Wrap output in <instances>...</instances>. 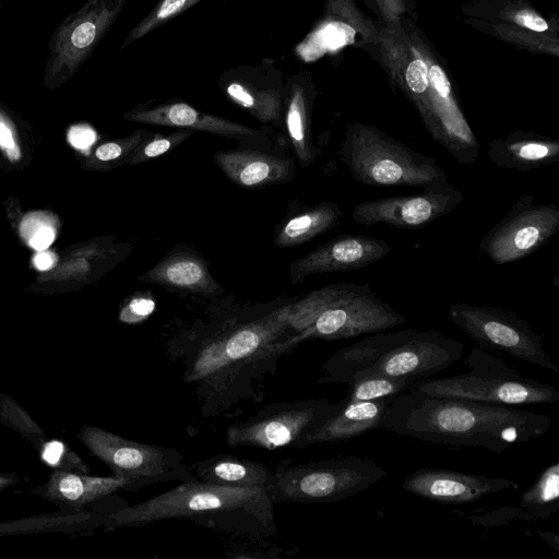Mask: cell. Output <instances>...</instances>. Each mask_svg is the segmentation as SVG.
Returning a JSON list of instances; mask_svg holds the SVG:
<instances>
[{
  "label": "cell",
  "mask_w": 559,
  "mask_h": 559,
  "mask_svg": "<svg viewBox=\"0 0 559 559\" xmlns=\"http://www.w3.org/2000/svg\"><path fill=\"white\" fill-rule=\"evenodd\" d=\"M293 300L227 309L168 341L169 359L181 362L203 417L231 416L241 404L263 401L265 380L301 343L288 321Z\"/></svg>",
  "instance_id": "6da1fadb"
},
{
  "label": "cell",
  "mask_w": 559,
  "mask_h": 559,
  "mask_svg": "<svg viewBox=\"0 0 559 559\" xmlns=\"http://www.w3.org/2000/svg\"><path fill=\"white\" fill-rule=\"evenodd\" d=\"M552 420L510 405L433 396L414 388L394 396L379 429L452 448H483L496 454L545 436Z\"/></svg>",
  "instance_id": "7a4b0ae2"
},
{
  "label": "cell",
  "mask_w": 559,
  "mask_h": 559,
  "mask_svg": "<svg viewBox=\"0 0 559 559\" xmlns=\"http://www.w3.org/2000/svg\"><path fill=\"white\" fill-rule=\"evenodd\" d=\"M165 520H185L249 539L276 535L274 503L267 487H230L183 481L169 490L111 513L104 524L109 532L141 527Z\"/></svg>",
  "instance_id": "3957f363"
},
{
  "label": "cell",
  "mask_w": 559,
  "mask_h": 559,
  "mask_svg": "<svg viewBox=\"0 0 559 559\" xmlns=\"http://www.w3.org/2000/svg\"><path fill=\"white\" fill-rule=\"evenodd\" d=\"M464 344L435 330L379 331L345 346L321 366L318 383L350 384L368 376L407 377L417 381L463 357Z\"/></svg>",
  "instance_id": "277c9868"
},
{
  "label": "cell",
  "mask_w": 559,
  "mask_h": 559,
  "mask_svg": "<svg viewBox=\"0 0 559 559\" xmlns=\"http://www.w3.org/2000/svg\"><path fill=\"white\" fill-rule=\"evenodd\" d=\"M288 321L302 343L336 341L390 330L405 317L367 283H334L294 299Z\"/></svg>",
  "instance_id": "5b68a950"
},
{
  "label": "cell",
  "mask_w": 559,
  "mask_h": 559,
  "mask_svg": "<svg viewBox=\"0 0 559 559\" xmlns=\"http://www.w3.org/2000/svg\"><path fill=\"white\" fill-rule=\"evenodd\" d=\"M338 154L352 177L365 186L424 188L448 181L433 157L369 124H348Z\"/></svg>",
  "instance_id": "8992f818"
},
{
  "label": "cell",
  "mask_w": 559,
  "mask_h": 559,
  "mask_svg": "<svg viewBox=\"0 0 559 559\" xmlns=\"http://www.w3.org/2000/svg\"><path fill=\"white\" fill-rule=\"evenodd\" d=\"M468 370L444 378H426L414 389L433 396H445L498 405L552 404L558 390L521 374L491 352L475 346L464 358Z\"/></svg>",
  "instance_id": "52a82bcc"
},
{
  "label": "cell",
  "mask_w": 559,
  "mask_h": 559,
  "mask_svg": "<svg viewBox=\"0 0 559 559\" xmlns=\"http://www.w3.org/2000/svg\"><path fill=\"white\" fill-rule=\"evenodd\" d=\"M289 460L275 468L267 488L275 504L325 503L358 495L386 476V471L371 459L357 455L335 457L288 466Z\"/></svg>",
  "instance_id": "ba28073f"
},
{
  "label": "cell",
  "mask_w": 559,
  "mask_h": 559,
  "mask_svg": "<svg viewBox=\"0 0 559 559\" xmlns=\"http://www.w3.org/2000/svg\"><path fill=\"white\" fill-rule=\"evenodd\" d=\"M76 437L112 476L126 481L127 491L157 483L198 479L174 448L138 442L91 425L82 426Z\"/></svg>",
  "instance_id": "9c48e42d"
},
{
  "label": "cell",
  "mask_w": 559,
  "mask_h": 559,
  "mask_svg": "<svg viewBox=\"0 0 559 559\" xmlns=\"http://www.w3.org/2000/svg\"><path fill=\"white\" fill-rule=\"evenodd\" d=\"M127 0H87L68 14L48 43L43 83L55 91L68 82L90 58L120 15Z\"/></svg>",
  "instance_id": "30bf717a"
},
{
  "label": "cell",
  "mask_w": 559,
  "mask_h": 559,
  "mask_svg": "<svg viewBox=\"0 0 559 559\" xmlns=\"http://www.w3.org/2000/svg\"><path fill=\"white\" fill-rule=\"evenodd\" d=\"M449 316L481 348L559 373V368L546 352L542 335L536 334L518 314L492 306L453 302L449 306Z\"/></svg>",
  "instance_id": "8fae6325"
},
{
  "label": "cell",
  "mask_w": 559,
  "mask_h": 559,
  "mask_svg": "<svg viewBox=\"0 0 559 559\" xmlns=\"http://www.w3.org/2000/svg\"><path fill=\"white\" fill-rule=\"evenodd\" d=\"M326 399L277 402L263 406L253 416L231 424L225 435L231 448L264 450L294 447L336 408Z\"/></svg>",
  "instance_id": "7c38bea8"
},
{
  "label": "cell",
  "mask_w": 559,
  "mask_h": 559,
  "mask_svg": "<svg viewBox=\"0 0 559 559\" xmlns=\"http://www.w3.org/2000/svg\"><path fill=\"white\" fill-rule=\"evenodd\" d=\"M559 229V207L537 203L523 193L510 211L481 238L480 251L498 265L524 259L542 248Z\"/></svg>",
  "instance_id": "4fadbf2b"
},
{
  "label": "cell",
  "mask_w": 559,
  "mask_h": 559,
  "mask_svg": "<svg viewBox=\"0 0 559 559\" xmlns=\"http://www.w3.org/2000/svg\"><path fill=\"white\" fill-rule=\"evenodd\" d=\"M127 241L100 236L73 243L61 251L53 264L40 272L25 292L37 295L73 293L95 284L132 251Z\"/></svg>",
  "instance_id": "5bb4252c"
},
{
  "label": "cell",
  "mask_w": 559,
  "mask_h": 559,
  "mask_svg": "<svg viewBox=\"0 0 559 559\" xmlns=\"http://www.w3.org/2000/svg\"><path fill=\"white\" fill-rule=\"evenodd\" d=\"M464 199L449 181L433 183L408 195L385 197L355 205L352 218L356 224H386L397 228H418L448 215Z\"/></svg>",
  "instance_id": "9a60e30c"
},
{
  "label": "cell",
  "mask_w": 559,
  "mask_h": 559,
  "mask_svg": "<svg viewBox=\"0 0 559 559\" xmlns=\"http://www.w3.org/2000/svg\"><path fill=\"white\" fill-rule=\"evenodd\" d=\"M390 251V245L383 239L341 235L293 262L289 281L298 285L312 275L362 269L382 260Z\"/></svg>",
  "instance_id": "2e32d148"
},
{
  "label": "cell",
  "mask_w": 559,
  "mask_h": 559,
  "mask_svg": "<svg viewBox=\"0 0 559 559\" xmlns=\"http://www.w3.org/2000/svg\"><path fill=\"white\" fill-rule=\"evenodd\" d=\"M519 488L520 484L512 479L442 468L417 469L402 483L404 491L444 504L471 503L490 493Z\"/></svg>",
  "instance_id": "e0dca14e"
},
{
  "label": "cell",
  "mask_w": 559,
  "mask_h": 559,
  "mask_svg": "<svg viewBox=\"0 0 559 559\" xmlns=\"http://www.w3.org/2000/svg\"><path fill=\"white\" fill-rule=\"evenodd\" d=\"M138 280L180 295L214 298L224 293L209 262L191 248L177 246Z\"/></svg>",
  "instance_id": "ac0fdd59"
},
{
  "label": "cell",
  "mask_w": 559,
  "mask_h": 559,
  "mask_svg": "<svg viewBox=\"0 0 559 559\" xmlns=\"http://www.w3.org/2000/svg\"><path fill=\"white\" fill-rule=\"evenodd\" d=\"M124 119L151 126L205 131L239 141H249L262 135L259 130L200 111L183 102H167L153 107L138 106L127 111Z\"/></svg>",
  "instance_id": "d6986e66"
},
{
  "label": "cell",
  "mask_w": 559,
  "mask_h": 559,
  "mask_svg": "<svg viewBox=\"0 0 559 559\" xmlns=\"http://www.w3.org/2000/svg\"><path fill=\"white\" fill-rule=\"evenodd\" d=\"M124 489L126 481L115 476L99 477L55 469L43 485L31 492L60 510H83Z\"/></svg>",
  "instance_id": "ffe728a7"
},
{
  "label": "cell",
  "mask_w": 559,
  "mask_h": 559,
  "mask_svg": "<svg viewBox=\"0 0 559 559\" xmlns=\"http://www.w3.org/2000/svg\"><path fill=\"white\" fill-rule=\"evenodd\" d=\"M393 397L372 401H338L335 411L317 428L309 432L297 449L357 438L379 429V424Z\"/></svg>",
  "instance_id": "44dd1931"
},
{
  "label": "cell",
  "mask_w": 559,
  "mask_h": 559,
  "mask_svg": "<svg viewBox=\"0 0 559 559\" xmlns=\"http://www.w3.org/2000/svg\"><path fill=\"white\" fill-rule=\"evenodd\" d=\"M221 170L239 187L261 189L290 180L294 162L255 150L218 151L213 156Z\"/></svg>",
  "instance_id": "7402d4cb"
},
{
  "label": "cell",
  "mask_w": 559,
  "mask_h": 559,
  "mask_svg": "<svg viewBox=\"0 0 559 559\" xmlns=\"http://www.w3.org/2000/svg\"><path fill=\"white\" fill-rule=\"evenodd\" d=\"M128 502L112 495L91 510H60L52 513L38 514L19 520L0 523V536L32 534L45 532L93 533L104 526L108 516L124 507Z\"/></svg>",
  "instance_id": "603a6c76"
},
{
  "label": "cell",
  "mask_w": 559,
  "mask_h": 559,
  "mask_svg": "<svg viewBox=\"0 0 559 559\" xmlns=\"http://www.w3.org/2000/svg\"><path fill=\"white\" fill-rule=\"evenodd\" d=\"M487 156L498 168L531 171L559 160V140L535 132L515 131L488 143Z\"/></svg>",
  "instance_id": "cb8c5ba5"
},
{
  "label": "cell",
  "mask_w": 559,
  "mask_h": 559,
  "mask_svg": "<svg viewBox=\"0 0 559 559\" xmlns=\"http://www.w3.org/2000/svg\"><path fill=\"white\" fill-rule=\"evenodd\" d=\"M190 469L204 483L230 487H270L275 469L231 454H216L193 463Z\"/></svg>",
  "instance_id": "d4e9b609"
},
{
  "label": "cell",
  "mask_w": 559,
  "mask_h": 559,
  "mask_svg": "<svg viewBox=\"0 0 559 559\" xmlns=\"http://www.w3.org/2000/svg\"><path fill=\"white\" fill-rule=\"evenodd\" d=\"M353 15L347 17L345 10L335 9L330 0L325 19L296 48L298 56L309 62L355 44L359 35L365 34L358 28V20Z\"/></svg>",
  "instance_id": "484cf974"
},
{
  "label": "cell",
  "mask_w": 559,
  "mask_h": 559,
  "mask_svg": "<svg viewBox=\"0 0 559 559\" xmlns=\"http://www.w3.org/2000/svg\"><path fill=\"white\" fill-rule=\"evenodd\" d=\"M284 126L298 164L304 168L310 166L321 154V148L312 140L309 96L298 83L293 84L286 93Z\"/></svg>",
  "instance_id": "4316f807"
},
{
  "label": "cell",
  "mask_w": 559,
  "mask_h": 559,
  "mask_svg": "<svg viewBox=\"0 0 559 559\" xmlns=\"http://www.w3.org/2000/svg\"><path fill=\"white\" fill-rule=\"evenodd\" d=\"M342 216L343 212L336 202L321 201L283 224L273 243L277 248L306 243L336 226Z\"/></svg>",
  "instance_id": "83f0119b"
},
{
  "label": "cell",
  "mask_w": 559,
  "mask_h": 559,
  "mask_svg": "<svg viewBox=\"0 0 559 559\" xmlns=\"http://www.w3.org/2000/svg\"><path fill=\"white\" fill-rule=\"evenodd\" d=\"M224 92L254 119L277 128L284 124L285 95L281 87L257 86L243 80H235L225 85Z\"/></svg>",
  "instance_id": "f1b7e54d"
},
{
  "label": "cell",
  "mask_w": 559,
  "mask_h": 559,
  "mask_svg": "<svg viewBox=\"0 0 559 559\" xmlns=\"http://www.w3.org/2000/svg\"><path fill=\"white\" fill-rule=\"evenodd\" d=\"M29 124L0 100V160L7 171L25 168L33 158Z\"/></svg>",
  "instance_id": "f546056e"
},
{
  "label": "cell",
  "mask_w": 559,
  "mask_h": 559,
  "mask_svg": "<svg viewBox=\"0 0 559 559\" xmlns=\"http://www.w3.org/2000/svg\"><path fill=\"white\" fill-rule=\"evenodd\" d=\"M530 522L545 520L559 511V462L545 467L521 495L518 506Z\"/></svg>",
  "instance_id": "4dcf8cb0"
},
{
  "label": "cell",
  "mask_w": 559,
  "mask_h": 559,
  "mask_svg": "<svg viewBox=\"0 0 559 559\" xmlns=\"http://www.w3.org/2000/svg\"><path fill=\"white\" fill-rule=\"evenodd\" d=\"M409 52L404 55L405 63H399L402 74H394L402 91L417 108L425 126L430 120L428 63L424 51L414 45L408 46Z\"/></svg>",
  "instance_id": "1f68e13d"
},
{
  "label": "cell",
  "mask_w": 559,
  "mask_h": 559,
  "mask_svg": "<svg viewBox=\"0 0 559 559\" xmlns=\"http://www.w3.org/2000/svg\"><path fill=\"white\" fill-rule=\"evenodd\" d=\"M152 132L138 129L133 133L108 140L96 145L90 154L81 160V168L84 170L107 171L127 164L133 151Z\"/></svg>",
  "instance_id": "d6a6232c"
},
{
  "label": "cell",
  "mask_w": 559,
  "mask_h": 559,
  "mask_svg": "<svg viewBox=\"0 0 559 559\" xmlns=\"http://www.w3.org/2000/svg\"><path fill=\"white\" fill-rule=\"evenodd\" d=\"M417 382V380L407 377L368 376L348 384L349 391L345 397L350 402L394 397L414 388Z\"/></svg>",
  "instance_id": "836d02e7"
},
{
  "label": "cell",
  "mask_w": 559,
  "mask_h": 559,
  "mask_svg": "<svg viewBox=\"0 0 559 559\" xmlns=\"http://www.w3.org/2000/svg\"><path fill=\"white\" fill-rule=\"evenodd\" d=\"M0 424L17 432L37 451L47 441L44 430L26 409L3 392H0Z\"/></svg>",
  "instance_id": "e575fe53"
},
{
  "label": "cell",
  "mask_w": 559,
  "mask_h": 559,
  "mask_svg": "<svg viewBox=\"0 0 559 559\" xmlns=\"http://www.w3.org/2000/svg\"><path fill=\"white\" fill-rule=\"evenodd\" d=\"M201 0H158L152 10L131 29L120 49L127 48L157 27L182 14Z\"/></svg>",
  "instance_id": "d590c367"
},
{
  "label": "cell",
  "mask_w": 559,
  "mask_h": 559,
  "mask_svg": "<svg viewBox=\"0 0 559 559\" xmlns=\"http://www.w3.org/2000/svg\"><path fill=\"white\" fill-rule=\"evenodd\" d=\"M193 132V130L180 129L168 134L152 133L133 151L127 165H138L162 156L180 145Z\"/></svg>",
  "instance_id": "8d00e7d4"
},
{
  "label": "cell",
  "mask_w": 559,
  "mask_h": 559,
  "mask_svg": "<svg viewBox=\"0 0 559 559\" xmlns=\"http://www.w3.org/2000/svg\"><path fill=\"white\" fill-rule=\"evenodd\" d=\"M38 452L41 460L55 469L83 474H88L90 472V466L61 441L47 440Z\"/></svg>",
  "instance_id": "74e56055"
},
{
  "label": "cell",
  "mask_w": 559,
  "mask_h": 559,
  "mask_svg": "<svg viewBox=\"0 0 559 559\" xmlns=\"http://www.w3.org/2000/svg\"><path fill=\"white\" fill-rule=\"evenodd\" d=\"M456 513L461 514L459 511ZM462 518L484 527L511 525L515 522H530L527 515L519 507H501L484 514H461Z\"/></svg>",
  "instance_id": "f35d334b"
},
{
  "label": "cell",
  "mask_w": 559,
  "mask_h": 559,
  "mask_svg": "<svg viewBox=\"0 0 559 559\" xmlns=\"http://www.w3.org/2000/svg\"><path fill=\"white\" fill-rule=\"evenodd\" d=\"M510 19L521 27L533 32L543 33L549 29V25L545 19L528 9H522L514 12Z\"/></svg>",
  "instance_id": "ab89813d"
},
{
  "label": "cell",
  "mask_w": 559,
  "mask_h": 559,
  "mask_svg": "<svg viewBox=\"0 0 559 559\" xmlns=\"http://www.w3.org/2000/svg\"><path fill=\"white\" fill-rule=\"evenodd\" d=\"M383 15L390 21H396L404 11L403 0H377Z\"/></svg>",
  "instance_id": "60d3db41"
},
{
  "label": "cell",
  "mask_w": 559,
  "mask_h": 559,
  "mask_svg": "<svg viewBox=\"0 0 559 559\" xmlns=\"http://www.w3.org/2000/svg\"><path fill=\"white\" fill-rule=\"evenodd\" d=\"M21 479L13 472H1L0 473V493L7 490L8 488L14 486Z\"/></svg>",
  "instance_id": "b9f144b4"
},
{
  "label": "cell",
  "mask_w": 559,
  "mask_h": 559,
  "mask_svg": "<svg viewBox=\"0 0 559 559\" xmlns=\"http://www.w3.org/2000/svg\"><path fill=\"white\" fill-rule=\"evenodd\" d=\"M536 534L545 539L555 550L559 551L558 533L536 531Z\"/></svg>",
  "instance_id": "7bdbcfd3"
}]
</instances>
